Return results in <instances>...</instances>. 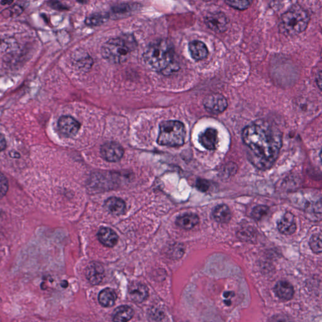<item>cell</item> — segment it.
<instances>
[{
    "mask_svg": "<svg viewBox=\"0 0 322 322\" xmlns=\"http://www.w3.org/2000/svg\"><path fill=\"white\" fill-rule=\"evenodd\" d=\"M244 143L248 149V158L259 170H269L273 166L282 147L280 130L267 121L256 120L243 131Z\"/></svg>",
    "mask_w": 322,
    "mask_h": 322,
    "instance_id": "1",
    "label": "cell"
},
{
    "mask_svg": "<svg viewBox=\"0 0 322 322\" xmlns=\"http://www.w3.org/2000/svg\"><path fill=\"white\" fill-rule=\"evenodd\" d=\"M144 59L149 68L164 75H171L179 69L173 49L166 40L149 45L144 52Z\"/></svg>",
    "mask_w": 322,
    "mask_h": 322,
    "instance_id": "2",
    "label": "cell"
},
{
    "mask_svg": "<svg viewBox=\"0 0 322 322\" xmlns=\"http://www.w3.org/2000/svg\"><path fill=\"white\" fill-rule=\"evenodd\" d=\"M310 21L307 11L300 5L292 6L282 15L280 28L283 34L298 35L304 31Z\"/></svg>",
    "mask_w": 322,
    "mask_h": 322,
    "instance_id": "3",
    "label": "cell"
},
{
    "mask_svg": "<svg viewBox=\"0 0 322 322\" xmlns=\"http://www.w3.org/2000/svg\"><path fill=\"white\" fill-rule=\"evenodd\" d=\"M186 129L183 123L176 120L166 121L160 125L157 143L161 146L178 147L185 143Z\"/></svg>",
    "mask_w": 322,
    "mask_h": 322,
    "instance_id": "4",
    "label": "cell"
},
{
    "mask_svg": "<svg viewBox=\"0 0 322 322\" xmlns=\"http://www.w3.org/2000/svg\"><path fill=\"white\" fill-rule=\"evenodd\" d=\"M131 42L124 38H112L102 47L103 57L112 63L118 64L127 59L133 50Z\"/></svg>",
    "mask_w": 322,
    "mask_h": 322,
    "instance_id": "5",
    "label": "cell"
},
{
    "mask_svg": "<svg viewBox=\"0 0 322 322\" xmlns=\"http://www.w3.org/2000/svg\"><path fill=\"white\" fill-rule=\"evenodd\" d=\"M203 105L207 112L213 114L223 113L228 107L227 99L223 95L219 94H213L207 96L203 101Z\"/></svg>",
    "mask_w": 322,
    "mask_h": 322,
    "instance_id": "6",
    "label": "cell"
},
{
    "mask_svg": "<svg viewBox=\"0 0 322 322\" xmlns=\"http://www.w3.org/2000/svg\"><path fill=\"white\" fill-rule=\"evenodd\" d=\"M205 23L209 29L217 33H222L227 29V18L222 12H214L207 15Z\"/></svg>",
    "mask_w": 322,
    "mask_h": 322,
    "instance_id": "7",
    "label": "cell"
},
{
    "mask_svg": "<svg viewBox=\"0 0 322 322\" xmlns=\"http://www.w3.org/2000/svg\"><path fill=\"white\" fill-rule=\"evenodd\" d=\"M124 151L119 144L116 142H108L101 147V154L103 158L109 162H117L120 161Z\"/></svg>",
    "mask_w": 322,
    "mask_h": 322,
    "instance_id": "8",
    "label": "cell"
},
{
    "mask_svg": "<svg viewBox=\"0 0 322 322\" xmlns=\"http://www.w3.org/2000/svg\"><path fill=\"white\" fill-rule=\"evenodd\" d=\"M58 128L60 133L66 137H73L78 133L80 124L76 120L70 116H61L58 121Z\"/></svg>",
    "mask_w": 322,
    "mask_h": 322,
    "instance_id": "9",
    "label": "cell"
},
{
    "mask_svg": "<svg viewBox=\"0 0 322 322\" xmlns=\"http://www.w3.org/2000/svg\"><path fill=\"white\" fill-rule=\"evenodd\" d=\"M85 274L91 284L98 285L102 282L105 277L104 268L101 264L93 262L86 267Z\"/></svg>",
    "mask_w": 322,
    "mask_h": 322,
    "instance_id": "10",
    "label": "cell"
},
{
    "mask_svg": "<svg viewBox=\"0 0 322 322\" xmlns=\"http://www.w3.org/2000/svg\"><path fill=\"white\" fill-rule=\"evenodd\" d=\"M199 142L203 148L208 150H215L217 148L218 142L217 130L211 127L205 129L199 135Z\"/></svg>",
    "mask_w": 322,
    "mask_h": 322,
    "instance_id": "11",
    "label": "cell"
},
{
    "mask_svg": "<svg viewBox=\"0 0 322 322\" xmlns=\"http://www.w3.org/2000/svg\"><path fill=\"white\" fill-rule=\"evenodd\" d=\"M129 294L133 302L142 303L148 299L149 289L146 285L142 283H133L129 287Z\"/></svg>",
    "mask_w": 322,
    "mask_h": 322,
    "instance_id": "12",
    "label": "cell"
},
{
    "mask_svg": "<svg viewBox=\"0 0 322 322\" xmlns=\"http://www.w3.org/2000/svg\"><path fill=\"white\" fill-rule=\"evenodd\" d=\"M278 228L281 233L285 235H291L295 233L297 225L292 213L287 212L283 216L278 222Z\"/></svg>",
    "mask_w": 322,
    "mask_h": 322,
    "instance_id": "13",
    "label": "cell"
},
{
    "mask_svg": "<svg viewBox=\"0 0 322 322\" xmlns=\"http://www.w3.org/2000/svg\"><path fill=\"white\" fill-rule=\"evenodd\" d=\"M189 51L192 58L195 60L206 59L208 55L207 45L199 40L192 41L189 43Z\"/></svg>",
    "mask_w": 322,
    "mask_h": 322,
    "instance_id": "14",
    "label": "cell"
},
{
    "mask_svg": "<svg viewBox=\"0 0 322 322\" xmlns=\"http://www.w3.org/2000/svg\"><path fill=\"white\" fill-rule=\"evenodd\" d=\"M99 242L107 247H112L118 242V235L111 228H101L98 233Z\"/></svg>",
    "mask_w": 322,
    "mask_h": 322,
    "instance_id": "15",
    "label": "cell"
},
{
    "mask_svg": "<svg viewBox=\"0 0 322 322\" xmlns=\"http://www.w3.org/2000/svg\"><path fill=\"white\" fill-rule=\"evenodd\" d=\"M276 295L280 299L289 300L291 299L294 295V289L292 285L286 281H280L274 287Z\"/></svg>",
    "mask_w": 322,
    "mask_h": 322,
    "instance_id": "16",
    "label": "cell"
},
{
    "mask_svg": "<svg viewBox=\"0 0 322 322\" xmlns=\"http://www.w3.org/2000/svg\"><path fill=\"white\" fill-rule=\"evenodd\" d=\"M105 206L110 213L116 215H122L126 209V205L124 201L116 197L108 199L106 201Z\"/></svg>",
    "mask_w": 322,
    "mask_h": 322,
    "instance_id": "17",
    "label": "cell"
},
{
    "mask_svg": "<svg viewBox=\"0 0 322 322\" xmlns=\"http://www.w3.org/2000/svg\"><path fill=\"white\" fill-rule=\"evenodd\" d=\"M133 309L127 305H122L116 308L113 313L114 322H128L133 316Z\"/></svg>",
    "mask_w": 322,
    "mask_h": 322,
    "instance_id": "18",
    "label": "cell"
},
{
    "mask_svg": "<svg viewBox=\"0 0 322 322\" xmlns=\"http://www.w3.org/2000/svg\"><path fill=\"white\" fill-rule=\"evenodd\" d=\"M116 299L117 295L113 289L105 288L99 293L98 301L103 307H111L114 306Z\"/></svg>",
    "mask_w": 322,
    "mask_h": 322,
    "instance_id": "19",
    "label": "cell"
},
{
    "mask_svg": "<svg viewBox=\"0 0 322 322\" xmlns=\"http://www.w3.org/2000/svg\"><path fill=\"white\" fill-rule=\"evenodd\" d=\"M213 217L219 223L227 224L230 221L232 214L228 206L224 204L220 205L214 208Z\"/></svg>",
    "mask_w": 322,
    "mask_h": 322,
    "instance_id": "20",
    "label": "cell"
},
{
    "mask_svg": "<svg viewBox=\"0 0 322 322\" xmlns=\"http://www.w3.org/2000/svg\"><path fill=\"white\" fill-rule=\"evenodd\" d=\"M199 217L195 214H185L178 218L176 224L179 227L189 230L194 227L199 223Z\"/></svg>",
    "mask_w": 322,
    "mask_h": 322,
    "instance_id": "21",
    "label": "cell"
},
{
    "mask_svg": "<svg viewBox=\"0 0 322 322\" xmlns=\"http://www.w3.org/2000/svg\"><path fill=\"white\" fill-rule=\"evenodd\" d=\"M310 246L313 252L317 254L322 252V235H313L310 241Z\"/></svg>",
    "mask_w": 322,
    "mask_h": 322,
    "instance_id": "22",
    "label": "cell"
},
{
    "mask_svg": "<svg viewBox=\"0 0 322 322\" xmlns=\"http://www.w3.org/2000/svg\"><path fill=\"white\" fill-rule=\"evenodd\" d=\"M268 211H269V208L267 207L259 205L253 209L251 215L254 220H260L261 218L267 215Z\"/></svg>",
    "mask_w": 322,
    "mask_h": 322,
    "instance_id": "23",
    "label": "cell"
},
{
    "mask_svg": "<svg viewBox=\"0 0 322 322\" xmlns=\"http://www.w3.org/2000/svg\"><path fill=\"white\" fill-rule=\"evenodd\" d=\"M226 3L235 9L244 10L247 9L249 7L251 1H245V0L244 1H227Z\"/></svg>",
    "mask_w": 322,
    "mask_h": 322,
    "instance_id": "24",
    "label": "cell"
},
{
    "mask_svg": "<svg viewBox=\"0 0 322 322\" xmlns=\"http://www.w3.org/2000/svg\"><path fill=\"white\" fill-rule=\"evenodd\" d=\"M8 188V181L3 174L0 173V198L3 197L6 192H7Z\"/></svg>",
    "mask_w": 322,
    "mask_h": 322,
    "instance_id": "25",
    "label": "cell"
},
{
    "mask_svg": "<svg viewBox=\"0 0 322 322\" xmlns=\"http://www.w3.org/2000/svg\"><path fill=\"white\" fill-rule=\"evenodd\" d=\"M196 188H197L198 189L200 190V191L206 192L209 189V186H210V185H209L208 181L205 180V179H198L197 181H196Z\"/></svg>",
    "mask_w": 322,
    "mask_h": 322,
    "instance_id": "26",
    "label": "cell"
},
{
    "mask_svg": "<svg viewBox=\"0 0 322 322\" xmlns=\"http://www.w3.org/2000/svg\"><path fill=\"white\" fill-rule=\"evenodd\" d=\"M103 20V18L101 15H93L86 20V23L88 25H98L99 23L102 22Z\"/></svg>",
    "mask_w": 322,
    "mask_h": 322,
    "instance_id": "27",
    "label": "cell"
},
{
    "mask_svg": "<svg viewBox=\"0 0 322 322\" xmlns=\"http://www.w3.org/2000/svg\"><path fill=\"white\" fill-rule=\"evenodd\" d=\"M6 147V142L3 134L0 133V152L5 150Z\"/></svg>",
    "mask_w": 322,
    "mask_h": 322,
    "instance_id": "28",
    "label": "cell"
},
{
    "mask_svg": "<svg viewBox=\"0 0 322 322\" xmlns=\"http://www.w3.org/2000/svg\"><path fill=\"white\" fill-rule=\"evenodd\" d=\"M271 322H289L287 321V318L286 317H283L282 315L280 316H277L273 318V321Z\"/></svg>",
    "mask_w": 322,
    "mask_h": 322,
    "instance_id": "29",
    "label": "cell"
}]
</instances>
